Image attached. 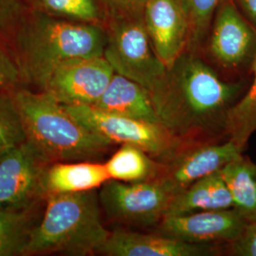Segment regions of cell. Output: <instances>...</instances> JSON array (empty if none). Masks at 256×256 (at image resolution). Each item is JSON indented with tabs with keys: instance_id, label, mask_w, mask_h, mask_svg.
Wrapping results in <instances>:
<instances>
[{
	"instance_id": "cell-1",
	"label": "cell",
	"mask_w": 256,
	"mask_h": 256,
	"mask_svg": "<svg viewBox=\"0 0 256 256\" xmlns=\"http://www.w3.org/2000/svg\"><path fill=\"white\" fill-rule=\"evenodd\" d=\"M241 86L221 80L208 64L182 54L150 92L160 126L178 140L225 131Z\"/></svg>"
},
{
	"instance_id": "cell-2",
	"label": "cell",
	"mask_w": 256,
	"mask_h": 256,
	"mask_svg": "<svg viewBox=\"0 0 256 256\" xmlns=\"http://www.w3.org/2000/svg\"><path fill=\"white\" fill-rule=\"evenodd\" d=\"M106 28L57 18L25 8L9 45L25 86L45 90L55 68L68 60L104 56Z\"/></svg>"
},
{
	"instance_id": "cell-3",
	"label": "cell",
	"mask_w": 256,
	"mask_h": 256,
	"mask_svg": "<svg viewBox=\"0 0 256 256\" xmlns=\"http://www.w3.org/2000/svg\"><path fill=\"white\" fill-rule=\"evenodd\" d=\"M12 93L26 142L48 164L90 160L113 144L82 126L48 92L21 86Z\"/></svg>"
},
{
	"instance_id": "cell-4",
	"label": "cell",
	"mask_w": 256,
	"mask_h": 256,
	"mask_svg": "<svg viewBox=\"0 0 256 256\" xmlns=\"http://www.w3.org/2000/svg\"><path fill=\"white\" fill-rule=\"evenodd\" d=\"M46 210L32 230L25 256L98 254L110 236L101 218L95 190L46 196Z\"/></svg>"
},
{
	"instance_id": "cell-5",
	"label": "cell",
	"mask_w": 256,
	"mask_h": 256,
	"mask_svg": "<svg viewBox=\"0 0 256 256\" xmlns=\"http://www.w3.org/2000/svg\"><path fill=\"white\" fill-rule=\"evenodd\" d=\"M104 57L116 74L144 86L150 92L160 82L167 66L156 54L144 18L108 19Z\"/></svg>"
},
{
	"instance_id": "cell-6",
	"label": "cell",
	"mask_w": 256,
	"mask_h": 256,
	"mask_svg": "<svg viewBox=\"0 0 256 256\" xmlns=\"http://www.w3.org/2000/svg\"><path fill=\"white\" fill-rule=\"evenodd\" d=\"M82 126L112 144L140 147L152 156H172L182 142L162 126L113 114L94 106H64Z\"/></svg>"
},
{
	"instance_id": "cell-7",
	"label": "cell",
	"mask_w": 256,
	"mask_h": 256,
	"mask_svg": "<svg viewBox=\"0 0 256 256\" xmlns=\"http://www.w3.org/2000/svg\"><path fill=\"white\" fill-rule=\"evenodd\" d=\"M176 194L158 178L140 182L110 180L99 200L106 216L120 223L151 225L162 221Z\"/></svg>"
},
{
	"instance_id": "cell-8",
	"label": "cell",
	"mask_w": 256,
	"mask_h": 256,
	"mask_svg": "<svg viewBox=\"0 0 256 256\" xmlns=\"http://www.w3.org/2000/svg\"><path fill=\"white\" fill-rule=\"evenodd\" d=\"M48 164L27 142L1 153L0 210L30 209L44 198L42 182Z\"/></svg>"
},
{
	"instance_id": "cell-9",
	"label": "cell",
	"mask_w": 256,
	"mask_h": 256,
	"mask_svg": "<svg viewBox=\"0 0 256 256\" xmlns=\"http://www.w3.org/2000/svg\"><path fill=\"white\" fill-rule=\"evenodd\" d=\"M114 74L104 56L72 59L55 68L43 92L63 106H94Z\"/></svg>"
},
{
	"instance_id": "cell-10",
	"label": "cell",
	"mask_w": 256,
	"mask_h": 256,
	"mask_svg": "<svg viewBox=\"0 0 256 256\" xmlns=\"http://www.w3.org/2000/svg\"><path fill=\"white\" fill-rule=\"evenodd\" d=\"M248 223L234 208L166 214L160 221L158 234L196 245L216 242L232 244L241 236Z\"/></svg>"
},
{
	"instance_id": "cell-11",
	"label": "cell",
	"mask_w": 256,
	"mask_h": 256,
	"mask_svg": "<svg viewBox=\"0 0 256 256\" xmlns=\"http://www.w3.org/2000/svg\"><path fill=\"white\" fill-rule=\"evenodd\" d=\"M144 22L156 54L168 68L189 43L190 18L184 0H148Z\"/></svg>"
},
{
	"instance_id": "cell-12",
	"label": "cell",
	"mask_w": 256,
	"mask_h": 256,
	"mask_svg": "<svg viewBox=\"0 0 256 256\" xmlns=\"http://www.w3.org/2000/svg\"><path fill=\"white\" fill-rule=\"evenodd\" d=\"M210 50L214 59L229 70L252 64L256 58V28L230 1L218 10Z\"/></svg>"
},
{
	"instance_id": "cell-13",
	"label": "cell",
	"mask_w": 256,
	"mask_h": 256,
	"mask_svg": "<svg viewBox=\"0 0 256 256\" xmlns=\"http://www.w3.org/2000/svg\"><path fill=\"white\" fill-rule=\"evenodd\" d=\"M242 152L243 150L230 140L220 144L187 148L170 156L167 164H162L156 178L162 180L178 194L192 183L218 172L242 155Z\"/></svg>"
},
{
	"instance_id": "cell-14",
	"label": "cell",
	"mask_w": 256,
	"mask_h": 256,
	"mask_svg": "<svg viewBox=\"0 0 256 256\" xmlns=\"http://www.w3.org/2000/svg\"><path fill=\"white\" fill-rule=\"evenodd\" d=\"M98 254L108 256H202L212 254L207 245H196L162 234L115 230Z\"/></svg>"
},
{
	"instance_id": "cell-15",
	"label": "cell",
	"mask_w": 256,
	"mask_h": 256,
	"mask_svg": "<svg viewBox=\"0 0 256 256\" xmlns=\"http://www.w3.org/2000/svg\"><path fill=\"white\" fill-rule=\"evenodd\" d=\"M94 106L131 119L160 124L150 92L116 72Z\"/></svg>"
},
{
	"instance_id": "cell-16",
	"label": "cell",
	"mask_w": 256,
	"mask_h": 256,
	"mask_svg": "<svg viewBox=\"0 0 256 256\" xmlns=\"http://www.w3.org/2000/svg\"><path fill=\"white\" fill-rule=\"evenodd\" d=\"M110 180L104 164L90 160L50 164L43 174L44 198L55 194L93 191Z\"/></svg>"
},
{
	"instance_id": "cell-17",
	"label": "cell",
	"mask_w": 256,
	"mask_h": 256,
	"mask_svg": "<svg viewBox=\"0 0 256 256\" xmlns=\"http://www.w3.org/2000/svg\"><path fill=\"white\" fill-rule=\"evenodd\" d=\"M234 208L229 190L220 172L209 174L191 184L174 196L166 214Z\"/></svg>"
},
{
	"instance_id": "cell-18",
	"label": "cell",
	"mask_w": 256,
	"mask_h": 256,
	"mask_svg": "<svg viewBox=\"0 0 256 256\" xmlns=\"http://www.w3.org/2000/svg\"><path fill=\"white\" fill-rule=\"evenodd\" d=\"M234 208L250 222L256 220V165L243 155L221 168Z\"/></svg>"
},
{
	"instance_id": "cell-19",
	"label": "cell",
	"mask_w": 256,
	"mask_h": 256,
	"mask_svg": "<svg viewBox=\"0 0 256 256\" xmlns=\"http://www.w3.org/2000/svg\"><path fill=\"white\" fill-rule=\"evenodd\" d=\"M150 156L140 147L122 144L104 166L110 180L124 182H146L156 178L162 167Z\"/></svg>"
},
{
	"instance_id": "cell-20",
	"label": "cell",
	"mask_w": 256,
	"mask_h": 256,
	"mask_svg": "<svg viewBox=\"0 0 256 256\" xmlns=\"http://www.w3.org/2000/svg\"><path fill=\"white\" fill-rule=\"evenodd\" d=\"M25 7L57 18L106 28V9L102 0H23Z\"/></svg>"
},
{
	"instance_id": "cell-21",
	"label": "cell",
	"mask_w": 256,
	"mask_h": 256,
	"mask_svg": "<svg viewBox=\"0 0 256 256\" xmlns=\"http://www.w3.org/2000/svg\"><path fill=\"white\" fill-rule=\"evenodd\" d=\"M252 70V82L245 95L230 108L225 128L230 140L242 150L256 131V56Z\"/></svg>"
},
{
	"instance_id": "cell-22",
	"label": "cell",
	"mask_w": 256,
	"mask_h": 256,
	"mask_svg": "<svg viewBox=\"0 0 256 256\" xmlns=\"http://www.w3.org/2000/svg\"><path fill=\"white\" fill-rule=\"evenodd\" d=\"M30 209L0 210V256H25L34 227Z\"/></svg>"
},
{
	"instance_id": "cell-23",
	"label": "cell",
	"mask_w": 256,
	"mask_h": 256,
	"mask_svg": "<svg viewBox=\"0 0 256 256\" xmlns=\"http://www.w3.org/2000/svg\"><path fill=\"white\" fill-rule=\"evenodd\" d=\"M12 92H0V154L26 142L22 118Z\"/></svg>"
},
{
	"instance_id": "cell-24",
	"label": "cell",
	"mask_w": 256,
	"mask_h": 256,
	"mask_svg": "<svg viewBox=\"0 0 256 256\" xmlns=\"http://www.w3.org/2000/svg\"><path fill=\"white\" fill-rule=\"evenodd\" d=\"M222 0H184L190 18L189 43L196 45L210 25L214 12Z\"/></svg>"
},
{
	"instance_id": "cell-25",
	"label": "cell",
	"mask_w": 256,
	"mask_h": 256,
	"mask_svg": "<svg viewBox=\"0 0 256 256\" xmlns=\"http://www.w3.org/2000/svg\"><path fill=\"white\" fill-rule=\"evenodd\" d=\"M25 84L9 44L0 37V92H12Z\"/></svg>"
},
{
	"instance_id": "cell-26",
	"label": "cell",
	"mask_w": 256,
	"mask_h": 256,
	"mask_svg": "<svg viewBox=\"0 0 256 256\" xmlns=\"http://www.w3.org/2000/svg\"><path fill=\"white\" fill-rule=\"evenodd\" d=\"M25 8L23 0H0V37L8 44Z\"/></svg>"
},
{
	"instance_id": "cell-27",
	"label": "cell",
	"mask_w": 256,
	"mask_h": 256,
	"mask_svg": "<svg viewBox=\"0 0 256 256\" xmlns=\"http://www.w3.org/2000/svg\"><path fill=\"white\" fill-rule=\"evenodd\" d=\"M108 19L140 18L148 0H102Z\"/></svg>"
},
{
	"instance_id": "cell-28",
	"label": "cell",
	"mask_w": 256,
	"mask_h": 256,
	"mask_svg": "<svg viewBox=\"0 0 256 256\" xmlns=\"http://www.w3.org/2000/svg\"><path fill=\"white\" fill-rule=\"evenodd\" d=\"M232 252L236 256H256V220L250 221L241 236L232 243Z\"/></svg>"
},
{
	"instance_id": "cell-29",
	"label": "cell",
	"mask_w": 256,
	"mask_h": 256,
	"mask_svg": "<svg viewBox=\"0 0 256 256\" xmlns=\"http://www.w3.org/2000/svg\"><path fill=\"white\" fill-rule=\"evenodd\" d=\"M242 14L256 28V0H238Z\"/></svg>"
}]
</instances>
